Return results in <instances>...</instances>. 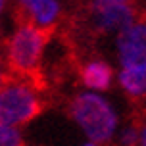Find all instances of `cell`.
<instances>
[{
    "label": "cell",
    "instance_id": "8fae6325",
    "mask_svg": "<svg viewBox=\"0 0 146 146\" xmlns=\"http://www.w3.org/2000/svg\"><path fill=\"white\" fill-rule=\"evenodd\" d=\"M35 2H36V0H17V4H19V6H21L23 10H27L29 6H33Z\"/></svg>",
    "mask_w": 146,
    "mask_h": 146
},
{
    "label": "cell",
    "instance_id": "9a60e30c",
    "mask_svg": "<svg viewBox=\"0 0 146 146\" xmlns=\"http://www.w3.org/2000/svg\"><path fill=\"white\" fill-rule=\"evenodd\" d=\"M83 146H94V142H87V144H83Z\"/></svg>",
    "mask_w": 146,
    "mask_h": 146
},
{
    "label": "cell",
    "instance_id": "4fadbf2b",
    "mask_svg": "<svg viewBox=\"0 0 146 146\" xmlns=\"http://www.w3.org/2000/svg\"><path fill=\"white\" fill-rule=\"evenodd\" d=\"M4 83H6V81H4V71H2V64H0V88L4 87Z\"/></svg>",
    "mask_w": 146,
    "mask_h": 146
},
{
    "label": "cell",
    "instance_id": "8992f818",
    "mask_svg": "<svg viewBox=\"0 0 146 146\" xmlns=\"http://www.w3.org/2000/svg\"><path fill=\"white\" fill-rule=\"evenodd\" d=\"M25 12L29 15V23H33L35 27H38L42 31H48L58 21L62 6H60L58 0H36Z\"/></svg>",
    "mask_w": 146,
    "mask_h": 146
},
{
    "label": "cell",
    "instance_id": "ba28073f",
    "mask_svg": "<svg viewBox=\"0 0 146 146\" xmlns=\"http://www.w3.org/2000/svg\"><path fill=\"white\" fill-rule=\"evenodd\" d=\"M119 85L125 88L127 94L144 96L146 94V69L121 67V71H119Z\"/></svg>",
    "mask_w": 146,
    "mask_h": 146
},
{
    "label": "cell",
    "instance_id": "7c38bea8",
    "mask_svg": "<svg viewBox=\"0 0 146 146\" xmlns=\"http://www.w3.org/2000/svg\"><path fill=\"white\" fill-rule=\"evenodd\" d=\"M140 146H146V127L140 131Z\"/></svg>",
    "mask_w": 146,
    "mask_h": 146
},
{
    "label": "cell",
    "instance_id": "3957f363",
    "mask_svg": "<svg viewBox=\"0 0 146 146\" xmlns=\"http://www.w3.org/2000/svg\"><path fill=\"white\" fill-rule=\"evenodd\" d=\"M48 35L33 23H23L8 40V64L19 75L35 73L42 62Z\"/></svg>",
    "mask_w": 146,
    "mask_h": 146
},
{
    "label": "cell",
    "instance_id": "30bf717a",
    "mask_svg": "<svg viewBox=\"0 0 146 146\" xmlns=\"http://www.w3.org/2000/svg\"><path fill=\"white\" fill-rule=\"evenodd\" d=\"M139 140H140V135L137 129H133V127L123 129V133H121V144L123 146H135Z\"/></svg>",
    "mask_w": 146,
    "mask_h": 146
},
{
    "label": "cell",
    "instance_id": "5bb4252c",
    "mask_svg": "<svg viewBox=\"0 0 146 146\" xmlns=\"http://www.w3.org/2000/svg\"><path fill=\"white\" fill-rule=\"evenodd\" d=\"M4 6H6V0H0V15H2V12H4Z\"/></svg>",
    "mask_w": 146,
    "mask_h": 146
},
{
    "label": "cell",
    "instance_id": "277c9868",
    "mask_svg": "<svg viewBox=\"0 0 146 146\" xmlns=\"http://www.w3.org/2000/svg\"><path fill=\"white\" fill-rule=\"evenodd\" d=\"M90 14L100 31H117V35L135 23L131 0H92Z\"/></svg>",
    "mask_w": 146,
    "mask_h": 146
},
{
    "label": "cell",
    "instance_id": "5b68a950",
    "mask_svg": "<svg viewBox=\"0 0 146 146\" xmlns=\"http://www.w3.org/2000/svg\"><path fill=\"white\" fill-rule=\"evenodd\" d=\"M115 44L121 67L146 69V23H133L121 31Z\"/></svg>",
    "mask_w": 146,
    "mask_h": 146
},
{
    "label": "cell",
    "instance_id": "7a4b0ae2",
    "mask_svg": "<svg viewBox=\"0 0 146 146\" xmlns=\"http://www.w3.org/2000/svg\"><path fill=\"white\" fill-rule=\"evenodd\" d=\"M42 110L36 88L25 79H10L0 88V121L19 127L35 119Z\"/></svg>",
    "mask_w": 146,
    "mask_h": 146
},
{
    "label": "cell",
    "instance_id": "52a82bcc",
    "mask_svg": "<svg viewBox=\"0 0 146 146\" xmlns=\"http://www.w3.org/2000/svg\"><path fill=\"white\" fill-rule=\"evenodd\" d=\"M111 77H113L111 67L106 62H100V60L88 62L81 69V81L90 90H106L111 85Z\"/></svg>",
    "mask_w": 146,
    "mask_h": 146
},
{
    "label": "cell",
    "instance_id": "6da1fadb",
    "mask_svg": "<svg viewBox=\"0 0 146 146\" xmlns=\"http://www.w3.org/2000/svg\"><path fill=\"white\" fill-rule=\"evenodd\" d=\"M73 121L92 142H106L117 129V113L98 92H81L69 106Z\"/></svg>",
    "mask_w": 146,
    "mask_h": 146
},
{
    "label": "cell",
    "instance_id": "9c48e42d",
    "mask_svg": "<svg viewBox=\"0 0 146 146\" xmlns=\"http://www.w3.org/2000/svg\"><path fill=\"white\" fill-rule=\"evenodd\" d=\"M0 146H23V137L19 127L0 121Z\"/></svg>",
    "mask_w": 146,
    "mask_h": 146
}]
</instances>
